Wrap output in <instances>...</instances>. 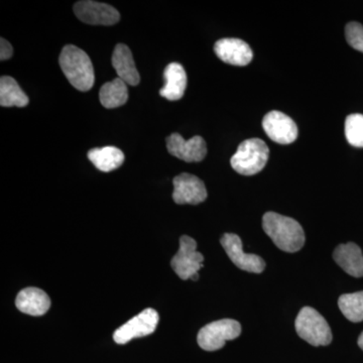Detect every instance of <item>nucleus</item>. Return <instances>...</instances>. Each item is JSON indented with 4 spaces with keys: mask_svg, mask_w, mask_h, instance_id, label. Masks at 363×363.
Here are the masks:
<instances>
[{
    "mask_svg": "<svg viewBox=\"0 0 363 363\" xmlns=\"http://www.w3.org/2000/svg\"><path fill=\"white\" fill-rule=\"evenodd\" d=\"M262 228L283 252H296L304 247V229L291 217L267 212L262 217Z\"/></svg>",
    "mask_w": 363,
    "mask_h": 363,
    "instance_id": "f257e3e1",
    "label": "nucleus"
},
{
    "mask_svg": "<svg viewBox=\"0 0 363 363\" xmlns=\"http://www.w3.org/2000/svg\"><path fill=\"white\" fill-rule=\"evenodd\" d=\"M60 67L67 80L81 92L89 91L95 82L94 68L87 54L80 48L67 45L59 58Z\"/></svg>",
    "mask_w": 363,
    "mask_h": 363,
    "instance_id": "f03ea898",
    "label": "nucleus"
},
{
    "mask_svg": "<svg viewBox=\"0 0 363 363\" xmlns=\"http://www.w3.org/2000/svg\"><path fill=\"white\" fill-rule=\"evenodd\" d=\"M269 150L267 143L259 138H250L240 143L230 160L234 171L243 176L259 173L266 167Z\"/></svg>",
    "mask_w": 363,
    "mask_h": 363,
    "instance_id": "7ed1b4c3",
    "label": "nucleus"
},
{
    "mask_svg": "<svg viewBox=\"0 0 363 363\" xmlns=\"http://www.w3.org/2000/svg\"><path fill=\"white\" fill-rule=\"evenodd\" d=\"M295 327L298 335L313 346H326L331 343L330 327L325 318L311 307H304L298 312Z\"/></svg>",
    "mask_w": 363,
    "mask_h": 363,
    "instance_id": "20e7f679",
    "label": "nucleus"
},
{
    "mask_svg": "<svg viewBox=\"0 0 363 363\" xmlns=\"http://www.w3.org/2000/svg\"><path fill=\"white\" fill-rule=\"evenodd\" d=\"M241 333V325L233 319H222L203 327L197 336L198 344L202 350H221L226 341L238 338Z\"/></svg>",
    "mask_w": 363,
    "mask_h": 363,
    "instance_id": "39448f33",
    "label": "nucleus"
},
{
    "mask_svg": "<svg viewBox=\"0 0 363 363\" xmlns=\"http://www.w3.org/2000/svg\"><path fill=\"white\" fill-rule=\"evenodd\" d=\"M204 257L197 252V242L192 238L183 235L180 238V248L172 259L171 266L179 278L189 279L203 267Z\"/></svg>",
    "mask_w": 363,
    "mask_h": 363,
    "instance_id": "423d86ee",
    "label": "nucleus"
},
{
    "mask_svg": "<svg viewBox=\"0 0 363 363\" xmlns=\"http://www.w3.org/2000/svg\"><path fill=\"white\" fill-rule=\"evenodd\" d=\"M159 319V314L156 310L147 308L119 327L114 332V341L117 344H126L133 339L150 335L156 330Z\"/></svg>",
    "mask_w": 363,
    "mask_h": 363,
    "instance_id": "0eeeda50",
    "label": "nucleus"
},
{
    "mask_svg": "<svg viewBox=\"0 0 363 363\" xmlns=\"http://www.w3.org/2000/svg\"><path fill=\"white\" fill-rule=\"evenodd\" d=\"M220 242L229 259L238 269L255 274H260L266 269V262L262 257L243 252L242 241L236 234H224Z\"/></svg>",
    "mask_w": 363,
    "mask_h": 363,
    "instance_id": "6e6552de",
    "label": "nucleus"
},
{
    "mask_svg": "<svg viewBox=\"0 0 363 363\" xmlns=\"http://www.w3.org/2000/svg\"><path fill=\"white\" fill-rule=\"evenodd\" d=\"M76 16L88 25L112 26L121 20V14L109 4L102 2L83 0L74 6Z\"/></svg>",
    "mask_w": 363,
    "mask_h": 363,
    "instance_id": "1a4fd4ad",
    "label": "nucleus"
},
{
    "mask_svg": "<svg viewBox=\"0 0 363 363\" xmlns=\"http://www.w3.org/2000/svg\"><path fill=\"white\" fill-rule=\"evenodd\" d=\"M262 128L272 142L279 145H289L298 138L297 124L281 111L269 112L262 121Z\"/></svg>",
    "mask_w": 363,
    "mask_h": 363,
    "instance_id": "9d476101",
    "label": "nucleus"
},
{
    "mask_svg": "<svg viewBox=\"0 0 363 363\" xmlns=\"http://www.w3.org/2000/svg\"><path fill=\"white\" fill-rule=\"evenodd\" d=\"M173 199L179 205H198L207 199V190L201 179L183 173L173 181Z\"/></svg>",
    "mask_w": 363,
    "mask_h": 363,
    "instance_id": "9b49d317",
    "label": "nucleus"
},
{
    "mask_svg": "<svg viewBox=\"0 0 363 363\" xmlns=\"http://www.w3.org/2000/svg\"><path fill=\"white\" fill-rule=\"evenodd\" d=\"M167 147L172 156L187 162H201L207 155L206 143L199 135L186 140L179 133H172L167 138Z\"/></svg>",
    "mask_w": 363,
    "mask_h": 363,
    "instance_id": "f8f14e48",
    "label": "nucleus"
},
{
    "mask_svg": "<svg viewBox=\"0 0 363 363\" xmlns=\"http://www.w3.org/2000/svg\"><path fill=\"white\" fill-rule=\"evenodd\" d=\"M215 54L224 63L233 66H247L252 62V50L245 40L222 39L214 45Z\"/></svg>",
    "mask_w": 363,
    "mask_h": 363,
    "instance_id": "ddd939ff",
    "label": "nucleus"
},
{
    "mask_svg": "<svg viewBox=\"0 0 363 363\" xmlns=\"http://www.w3.org/2000/svg\"><path fill=\"white\" fill-rule=\"evenodd\" d=\"M16 306L21 313L30 316H42L49 311L51 300L44 291L32 286L18 293Z\"/></svg>",
    "mask_w": 363,
    "mask_h": 363,
    "instance_id": "4468645a",
    "label": "nucleus"
},
{
    "mask_svg": "<svg viewBox=\"0 0 363 363\" xmlns=\"http://www.w3.org/2000/svg\"><path fill=\"white\" fill-rule=\"evenodd\" d=\"M112 66L116 69L117 76L128 85L140 84V77L136 69L135 60L130 48L124 44L116 45L112 55Z\"/></svg>",
    "mask_w": 363,
    "mask_h": 363,
    "instance_id": "2eb2a0df",
    "label": "nucleus"
},
{
    "mask_svg": "<svg viewBox=\"0 0 363 363\" xmlns=\"http://www.w3.org/2000/svg\"><path fill=\"white\" fill-rule=\"evenodd\" d=\"M164 86L160 90L161 96L169 101H177L184 96L187 87V74L179 63H171L164 72Z\"/></svg>",
    "mask_w": 363,
    "mask_h": 363,
    "instance_id": "dca6fc26",
    "label": "nucleus"
},
{
    "mask_svg": "<svg viewBox=\"0 0 363 363\" xmlns=\"http://www.w3.org/2000/svg\"><path fill=\"white\" fill-rule=\"evenodd\" d=\"M333 259L344 272L354 278L363 277V255L355 243L338 245L333 252Z\"/></svg>",
    "mask_w": 363,
    "mask_h": 363,
    "instance_id": "f3484780",
    "label": "nucleus"
},
{
    "mask_svg": "<svg viewBox=\"0 0 363 363\" xmlns=\"http://www.w3.org/2000/svg\"><path fill=\"white\" fill-rule=\"evenodd\" d=\"M88 159L99 171L104 173L114 171L123 164L124 154L116 147H98L88 152Z\"/></svg>",
    "mask_w": 363,
    "mask_h": 363,
    "instance_id": "a211bd4d",
    "label": "nucleus"
},
{
    "mask_svg": "<svg viewBox=\"0 0 363 363\" xmlns=\"http://www.w3.org/2000/svg\"><path fill=\"white\" fill-rule=\"evenodd\" d=\"M99 99L100 104L107 109L123 106L128 99V84L118 77L105 83L100 89Z\"/></svg>",
    "mask_w": 363,
    "mask_h": 363,
    "instance_id": "6ab92c4d",
    "label": "nucleus"
},
{
    "mask_svg": "<svg viewBox=\"0 0 363 363\" xmlns=\"http://www.w3.org/2000/svg\"><path fill=\"white\" fill-rule=\"evenodd\" d=\"M30 102L13 77L4 76L0 79V105L4 107H25Z\"/></svg>",
    "mask_w": 363,
    "mask_h": 363,
    "instance_id": "aec40b11",
    "label": "nucleus"
},
{
    "mask_svg": "<svg viewBox=\"0 0 363 363\" xmlns=\"http://www.w3.org/2000/svg\"><path fill=\"white\" fill-rule=\"evenodd\" d=\"M338 306L346 319L354 323L363 321V291L344 294L339 298Z\"/></svg>",
    "mask_w": 363,
    "mask_h": 363,
    "instance_id": "412c9836",
    "label": "nucleus"
},
{
    "mask_svg": "<svg viewBox=\"0 0 363 363\" xmlns=\"http://www.w3.org/2000/svg\"><path fill=\"white\" fill-rule=\"evenodd\" d=\"M345 136L347 142L355 147H363V116L350 114L346 117Z\"/></svg>",
    "mask_w": 363,
    "mask_h": 363,
    "instance_id": "4be33fe9",
    "label": "nucleus"
},
{
    "mask_svg": "<svg viewBox=\"0 0 363 363\" xmlns=\"http://www.w3.org/2000/svg\"><path fill=\"white\" fill-rule=\"evenodd\" d=\"M346 40L353 49L363 52V26L351 21L345 28Z\"/></svg>",
    "mask_w": 363,
    "mask_h": 363,
    "instance_id": "5701e85b",
    "label": "nucleus"
},
{
    "mask_svg": "<svg viewBox=\"0 0 363 363\" xmlns=\"http://www.w3.org/2000/svg\"><path fill=\"white\" fill-rule=\"evenodd\" d=\"M13 55V45H11V43L4 40V38H1L0 39V60L6 61V60L11 59Z\"/></svg>",
    "mask_w": 363,
    "mask_h": 363,
    "instance_id": "b1692460",
    "label": "nucleus"
},
{
    "mask_svg": "<svg viewBox=\"0 0 363 363\" xmlns=\"http://www.w3.org/2000/svg\"><path fill=\"white\" fill-rule=\"evenodd\" d=\"M358 346L363 350V332L360 334L359 338H358Z\"/></svg>",
    "mask_w": 363,
    "mask_h": 363,
    "instance_id": "393cba45",
    "label": "nucleus"
},
{
    "mask_svg": "<svg viewBox=\"0 0 363 363\" xmlns=\"http://www.w3.org/2000/svg\"><path fill=\"white\" fill-rule=\"evenodd\" d=\"M199 279V274H195L194 276L191 278V279H193V281H197V279Z\"/></svg>",
    "mask_w": 363,
    "mask_h": 363,
    "instance_id": "a878e982",
    "label": "nucleus"
}]
</instances>
